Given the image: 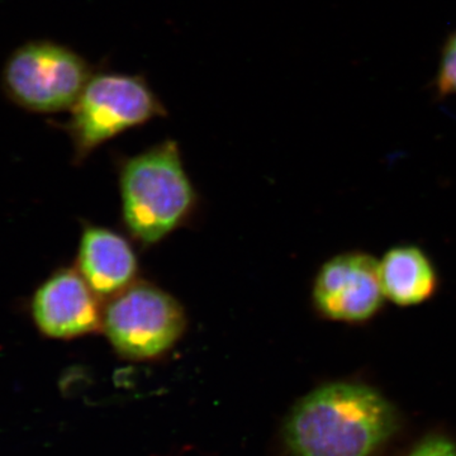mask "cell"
Instances as JSON below:
<instances>
[{"mask_svg": "<svg viewBox=\"0 0 456 456\" xmlns=\"http://www.w3.org/2000/svg\"><path fill=\"white\" fill-rule=\"evenodd\" d=\"M408 456H456V445L448 437L431 436L419 444Z\"/></svg>", "mask_w": 456, "mask_h": 456, "instance_id": "obj_11", "label": "cell"}, {"mask_svg": "<svg viewBox=\"0 0 456 456\" xmlns=\"http://www.w3.org/2000/svg\"><path fill=\"white\" fill-rule=\"evenodd\" d=\"M384 296L399 307L430 301L439 288V274L428 255L415 245L389 248L379 260Z\"/></svg>", "mask_w": 456, "mask_h": 456, "instance_id": "obj_9", "label": "cell"}, {"mask_svg": "<svg viewBox=\"0 0 456 456\" xmlns=\"http://www.w3.org/2000/svg\"><path fill=\"white\" fill-rule=\"evenodd\" d=\"M75 268L99 298L107 301L137 281L139 261L125 237L89 224L80 237Z\"/></svg>", "mask_w": 456, "mask_h": 456, "instance_id": "obj_8", "label": "cell"}, {"mask_svg": "<svg viewBox=\"0 0 456 456\" xmlns=\"http://www.w3.org/2000/svg\"><path fill=\"white\" fill-rule=\"evenodd\" d=\"M398 428L395 407L364 384L314 389L294 407L284 441L294 456H373Z\"/></svg>", "mask_w": 456, "mask_h": 456, "instance_id": "obj_1", "label": "cell"}, {"mask_svg": "<svg viewBox=\"0 0 456 456\" xmlns=\"http://www.w3.org/2000/svg\"><path fill=\"white\" fill-rule=\"evenodd\" d=\"M89 62L70 47L49 40L28 41L9 55L0 86L5 97L33 113L71 110L92 77Z\"/></svg>", "mask_w": 456, "mask_h": 456, "instance_id": "obj_4", "label": "cell"}, {"mask_svg": "<svg viewBox=\"0 0 456 456\" xmlns=\"http://www.w3.org/2000/svg\"><path fill=\"white\" fill-rule=\"evenodd\" d=\"M119 188L123 224L145 246L163 241L183 226L197 203L196 189L173 140L126 160Z\"/></svg>", "mask_w": 456, "mask_h": 456, "instance_id": "obj_2", "label": "cell"}, {"mask_svg": "<svg viewBox=\"0 0 456 456\" xmlns=\"http://www.w3.org/2000/svg\"><path fill=\"white\" fill-rule=\"evenodd\" d=\"M384 298L379 261L362 251L338 254L327 260L312 288L317 314L346 325L373 320L382 311Z\"/></svg>", "mask_w": 456, "mask_h": 456, "instance_id": "obj_6", "label": "cell"}, {"mask_svg": "<svg viewBox=\"0 0 456 456\" xmlns=\"http://www.w3.org/2000/svg\"><path fill=\"white\" fill-rule=\"evenodd\" d=\"M187 327L184 308L147 281H134L107 299L102 331L123 358L146 360L170 350Z\"/></svg>", "mask_w": 456, "mask_h": 456, "instance_id": "obj_5", "label": "cell"}, {"mask_svg": "<svg viewBox=\"0 0 456 456\" xmlns=\"http://www.w3.org/2000/svg\"><path fill=\"white\" fill-rule=\"evenodd\" d=\"M435 86L443 97L456 95V31L450 36L441 53Z\"/></svg>", "mask_w": 456, "mask_h": 456, "instance_id": "obj_10", "label": "cell"}, {"mask_svg": "<svg viewBox=\"0 0 456 456\" xmlns=\"http://www.w3.org/2000/svg\"><path fill=\"white\" fill-rule=\"evenodd\" d=\"M102 299L77 268L53 272L33 293L31 317L42 335L71 340L102 331Z\"/></svg>", "mask_w": 456, "mask_h": 456, "instance_id": "obj_7", "label": "cell"}, {"mask_svg": "<svg viewBox=\"0 0 456 456\" xmlns=\"http://www.w3.org/2000/svg\"><path fill=\"white\" fill-rule=\"evenodd\" d=\"M70 110L64 130L73 142L75 163L122 132L167 112L142 75L110 71L93 74Z\"/></svg>", "mask_w": 456, "mask_h": 456, "instance_id": "obj_3", "label": "cell"}]
</instances>
